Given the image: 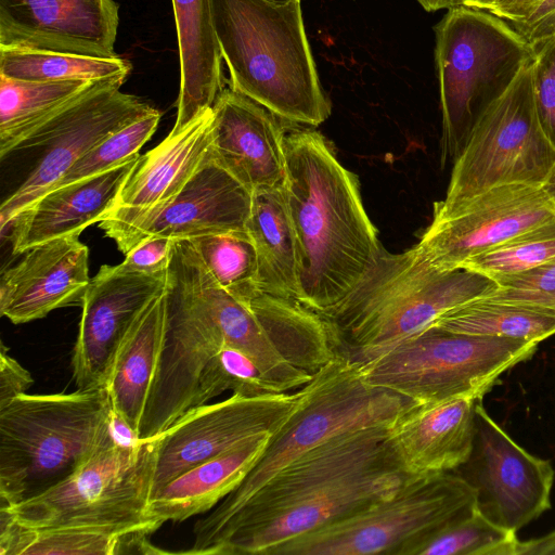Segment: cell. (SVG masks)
I'll return each instance as SVG.
<instances>
[{
  "label": "cell",
  "mask_w": 555,
  "mask_h": 555,
  "mask_svg": "<svg viewBox=\"0 0 555 555\" xmlns=\"http://www.w3.org/2000/svg\"><path fill=\"white\" fill-rule=\"evenodd\" d=\"M115 0H0V48L115 57Z\"/></svg>",
  "instance_id": "cell-20"
},
{
  "label": "cell",
  "mask_w": 555,
  "mask_h": 555,
  "mask_svg": "<svg viewBox=\"0 0 555 555\" xmlns=\"http://www.w3.org/2000/svg\"><path fill=\"white\" fill-rule=\"evenodd\" d=\"M212 118L209 108L180 132H170L156 147L140 155L113 209L101 220L149 212L175 198L209 153Z\"/></svg>",
  "instance_id": "cell-25"
},
{
  "label": "cell",
  "mask_w": 555,
  "mask_h": 555,
  "mask_svg": "<svg viewBox=\"0 0 555 555\" xmlns=\"http://www.w3.org/2000/svg\"><path fill=\"white\" fill-rule=\"evenodd\" d=\"M531 63L474 126L453 163L446 197L434 205L433 219L449 216L495 186L543 183L555 163V147L535 112Z\"/></svg>",
  "instance_id": "cell-10"
},
{
  "label": "cell",
  "mask_w": 555,
  "mask_h": 555,
  "mask_svg": "<svg viewBox=\"0 0 555 555\" xmlns=\"http://www.w3.org/2000/svg\"><path fill=\"white\" fill-rule=\"evenodd\" d=\"M492 0H459L460 5L486 10Z\"/></svg>",
  "instance_id": "cell-48"
},
{
  "label": "cell",
  "mask_w": 555,
  "mask_h": 555,
  "mask_svg": "<svg viewBox=\"0 0 555 555\" xmlns=\"http://www.w3.org/2000/svg\"><path fill=\"white\" fill-rule=\"evenodd\" d=\"M0 279V313L14 324L82 302L90 283L89 248L79 235L51 240L23 253Z\"/></svg>",
  "instance_id": "cell-22"
},
{
  "label": "cell",
  "mask_w": 555,
  "mask_h": 555,
  "mask_svg": "<svg viewBox=\"0 0 555 555\" xmlns=\"http://www.w3.org/2000/svg\"><path fill=\"white\" fill-rule=\"evenodd\" d=\"M544 0H492L486 11L509 24L527 20Z\"/></svg>",
  "instance_id": "cell-44"
},
{
  "label": "cell",
  "mask_w": 555,
  "mask_h": 555,
  "mask_svg": "<svg viewBox=\"0 0 555 555\" xmlns=\"http://www.w3.org/2000/svg\"><path fill=\"white\" fill-rule=\"evenodd\" d=\"M149 533H118L83 527L28 528L0 506V555H114L155 554Z\"/></svg>",
  "instance_id": "cell-30"
},
{
  "label": "cell",
  "mask_w": 555,
  "mask_h": 555,
  "mask_svg": "<svg viewBox=\"0 0 555 555\" xmlns=\"http://www.w3.org/2000/svg\"><path fill=\"white\" fill-rule=\"evenodd\" d=\"M30 373L8 353V348L1 343L0 351V408H3L16 397L26 393L33 385Z\"/></svg>",
  "instance_id": "cell-42"
},
{
  "label": "cell",
  "mask_w": 555,
  "mask_h": 555,
  "mask_svg": "<svg viewBox=\"0 0 555 555\" xmlns=\"http://www.w3.org/2000/svg\"><path fill=\"white\" fill-rule=\"evenodd\" d=\"M498 286L467 268L440 269L415 246L398 254L382 247L352 291L317 313L326 322L338 353L361 363Z\"/></svg>",
  "instance_id": "cell-2"
},
{
  "label": "cell",
  "mask_w": 555,
  "mask_h": 555,
  "mask_svg": "<svg viewBox=\"0 0 555 555\" xmlns=\"http://www.w3.org/2000/svg\"><path fill=\"white\" fill-rule=\"evenodd\" d=\"M163 349L140 425L139 438L159 436L191 410L198 379L229 337L196 288L177 240L167 269Z\"/></svg>",
  "instance_id": "cell-11"
},
{
  "label": "cell",
  "mask_w": 555,
  "mask_h": 555,
  "mask_svg": "<svg viewBox=\"0 0 555 555\" xmlns=\"http://www.w3.org/2000/svg\"><path fill=\"white\" fill-rule=\"evenodd\" d=\"M211 9L233 90L288 121L318 126L328 118L300 0H211Z\"/></svg>",
  "instance_id": "cell-3"
},
{
  "label": "cell",
  "mask_w": 555,
  "mask_h": 555,
  "mask_svg": "<svg viewBox=\"0 0 555 555\" xmlns=\"http://www.w3.org/2000/svg\"><path fill=\"white\" fill-rule=\"evenodd\" d=\"M442 113L441 163H454L483 112L515 81L534 47L482 9H448L435 26Z\"/></svg>",
  "instance_id": "cell-6"
},
{
  "label": "cell",
  "mask_w": 555,
  "mask_h": 555,
  "mask_svg": "<svg viewBox=\"0 0 555 555\" xmlns=\"http://www.w3.org/2000/svg\"><path fill=\"white\" fill-rule=\"evenodd\" d=\"M516 555H555V530L529 541H519Z\"/></svg>",
  "instance_id": "cell-45"
},
{
  "label": "cell",
  "mask_w": 555,
  "mask_h": 555,
  "mask_svg": "<svg viewBox=\"0 0 555 555\" xmlns=\"http://www.w3.org/2000/svg\"><path fill=\"white\" fill-rule=\"evenodd\" d=\"M165 319L164 286L127 333L104 385L112 410L138 435L163 349Z\"/></svg>",
  "instance_id": "cell-28"
},
{
  "label": "cell",
  "mask_w": 555,
  "mask_h": 555,
  "mask_svg": "<svg viewBox=\"0 0 555 555\" xmlns=\"http://www.w3.org/2000/svg\"><path fill=\"white\" fill-rule=\"evenodd\" d=\"M515 531L502 528L477 508L412 545L405 555H516Z\"/></svg>",
  "instance_id": "cell-35"
},
{
  "label": "cell",
  "mask_w": 555,
  "mask_h": 555,
  "mask_svg": "<svg viewBox=\"0 0 555 555\" xmlns=\"http://www.w3.org/2000/svg\"><path fill=\"white\" fill-rule=\"evenodd\" d=\"M555 258V218L468 259L462 268L492 280L520 273Z\"/></svg>",
  "instance_id": "cell-37"
},
{
  "label": "cell",
  "mask_w": 555,
  "mask_h": 555,
  "mask_svg": "<svg viewBox=\"0 0 555 555\" xmlns=\"http://www.w3.org/2000/svg\"><path fill=\"white\" fill-rule=\"evenodd\" d=\"M424 10L435 12L441 9L457 7L459 0H416Z\"/></svg>",
  "instance_id": "cell-46"
},
{
  "label": "cell",
  "mask_w": 555,
  "mask_h": 555,
  "mask_svg": "<svg viewBox=\"0 0 555 555\" xmlns=\"http://www.w3.org/2000/svg\"><path fill=\"white\" fill-rule=\"evenodd\" d=\"M474 490L477 511L517 532L551 507L555 472L547 460L517 444L478 399L475 437L467 461L453 470Z\"/></svg>",
  "instance_id": "cell-13"
},
{
  "label": "cell",
  "mask_w": 555,
  "mask_h": 555,
  "mask_svg": "<svg viewBox=\"0 0 555 555\" xmlns=\"http://www.w3.org/2000/svg\"><path fill=\"white\" fill-rule=\"evenodd\" d=\"M96 80L31 81L0 75V157L15 151Z\"/></svg>",
  "instance_id": "cell-31"
},
{
  "label": "cell",
  "mask_w": 555,
  "mask_h": 555,
  "mask_svg": "<svg viewBox=\"0 0 555 555\" xmlns=\"http://www.w3.org/2000/svg\"><path fill=\"white\" fill-rule=\"evenodd\" d=\"M246 230L257 253L260 291L298 301L297 246L284 186L253 193Z\"/></svg>",
  "instance_id": "cell-29"
},
{
  "label": "cell",
  "mask_w": 555,
  "mask_h": 555,
  "mask_svg": "<svg viewBox=\"0 0 555 555\" xmlns=\"http://www.w3.org/2000/svg\"><path fill=\"white\" fill-rule=\"evenodd\" d=\"M253 193L207 157L181 192L165 206L121 219H103L99 227L125 255L153 236L190 240L196 236L246 231Z\"/></svg>",
  "instance_id": "cell-15"
},
{
  "label": "cell",
  "mask_w": 555,
  "mask_h": 555,
  "mask_svg": "<svg viewBox=\"0 0 555 555\" xmlns=\"http://www.w3.org/2000/svg\"><path fill=\"white\" fill-rule=\"evenodd\" d=\"M271 435H258L193 466L168 481L150 499L149 514L162 524L182 521L212 509L245 478Z\"/></svg>",
  "instance_id": "cell-27"
},
{
  "label": "cell",
  "mask_w": 555,
  "mask_h": 555,
  "mask_svg": "<svg viewBox=\"0 0 555 555\" xmlns=\"http://www.w3.org/2000/svg\"><path fill=\"white\" fill-rule=\"evenodd\" d=\"M555 218L541 185L492 188L442 219H433L415 245L434 266L452 270L507 240Z\"/></svg>",
  "instance_id": "cell-16"
},
{
  "label": "cell",
  "mask_w": 555,
  "mask_h": 555,
  "mask_svg": "<svg viewBox=\"0 0 555 555\" xmlns=\"http://www.w3.org/2000/svg\"><path fill=\"white\" fill-rule=\"evenodd\" d=\"M541 188L555 208V163L541 184Z\"/></svg>",
  "instance_id": "cell-47"
},
{
  "label": "cell",
  "mask_w": 555,
  "mask_h": 555,
  "mask_svg": "<svg viewBox=\"0 0 555 555\" xmlns=\"http://www.w3.org/2000/svg\"><path fill=\"white\" fill-rule=\"evenodd\" d=\"M178 37L180 90L178 133L211 108L224 89L222 54L215 30L211 0H171Z\"/></svg>",
  "instance_id": "cell-26"
},
{
  "label": "cell",
  "mask_w": 555,
  "mask_h": 555,
  "mask_svg": "<svg viewBox=\"0 0 555 555\" xmlns=\"http://www.w3.org/2000/svg\"><path fill=\"white\" fill-rule=\"evenodd\" d=\"M111 402L105 387L16 397L0 408V506L62 482L95 452Z\"/></svg>",
  "instance_id": "cell-5"
},
{
  "label": "cell",
  "mask_w": 555,
  "mask_h": 555,
  "mask_svg": "<svg viewBox=\"0 0 555 555\" xmlns=\"http://www.w3.org/2000/svg\"><path fill=\"white\" fill-rule=\"evenodd\" d=\"M538 345L430 325L357 363L367 384L417 403L457 396L483 398L501 374L530 359Z\"/></svg>",
  "instance_id": "cell-8"
},
{
  "label": "cell",
  "mask_w": 555,
  "mask_h": 555,
  "mask_svg": "<svg viewBox=\"0 0 555 555\" xmlns=\"http://www.w3.org/2000/svg\"><path fill=\"white\" fill-rule=\"evenodd\" d=\"M417 402L372 386L359 364L339 354L300 388L297 406L271 435L263 452L242 482L194 525V542L186 554L201 547L263 486L287 465L321 443L348 431L387 426Z\"/></svg>",
  "instance_id": "cell-4"
},
{
  "label": "cell",
  "mask_w": 555,
  "mask_h": 555,
  "mask_svg": "<svg viewBox=\"0 0 555 555\" xmlns=\"http://www.w3.org/2000/svg\"><path fill=\"white\" fill-rule=\"evenodd\" d=\"M140 154L96 176L51 189L23 209L9 229L13 255L38 244L79 235L114 207Z\"/></svg>",
  "instance_id": "cell-24"
},
{
  "label": "cell",
  "mask_w": 555,
  "mask_h": 555,
  "mask_svg": "<svg viewBox=\"0 0 555 555\" xmlns=\"http://www.w3.org/2000/svg\"><path fill=\"white\" fill-rule=\"evenodd\" d=\"M268 2H271V3H275V4H285V3H288L293 0H266Z\"/></svg>",
  "instance_id": "cell-49"
},
{
  "label": "cell",
  "mask_w": 555,
  "mask_h": 555,
  "mask_svg": "<svg viewBox=\"0 0 555 555\" xmlns=\"http://www.w3.org/2000/svg\"><path fill=\"white\" fill-rule=\"evenodd\" d=\"M285 197L298 260V301L323 312L343 300L375 262L382 245L357 177L315 130L285 134Z\"/></svg>",
  "instance_id": "cell-1"
},
{
  "label": "cell",
  "mask_w": 555,
  "mask_h": 555,
  "mask_svg": "<svg viewBox=\"0 0 555 555\" xmlns=\"http://www.w3.org/2000/svg\"><path fill=\"white\" fill-rule=\"evenodd\" d=\"M498 287L481 297L541 306L555 311V258L533 269L493 279Z\"/></svg>",
  "instance_id": "cell-39"
},
{
  "label": "cell",
  "mask_w": 555,
  "mask_h": 555,
  "mask_svg": "<svg viewBox=\"0 0 555 555\" xmlns=\"http://www.w3.org/2000/svg\"><path fill=\"white\" fill-rule=\"evenodd\" d=\"M189 241L217 283L241 304L248 307L262 293L257 253L247 230L205 234Z\"/></svg>",
  "instance_id": "cell-34"
},
{
  "label": "cell",
  "mask_w": 555,
  "mask_h": 555,
  "mask_svg": "<svg viewBox=\"0 0 555 555\" xmlns=\"http://www.w3.org/2000/svg\"><path fill=\"white\" fill-rule=\"evenodd\" d=\"M433 325L470 335L540 343L555 334V311L480 297L443 313Z\"/></svg>",
  "instance_id": "cell-32"
},
{
  "label": "cell",
  "mask_w": 555,
  "mask_h": 555,
  "mask_svg": "<svg viewBox=\"0 0 555 555\" xmlns=\"http://www.w3.org/2000/svg\"><path fill=\"white\" fill-rule=\"evenodd\" d=\"M176 240L153 236L143 240L126 254L117 268L127 273L159 274L168 269Z\"/></svg>",
  "instance_id": "cell-41"
},
{
  "label": "cell",
  "mask_w": 555,
  "mask_h": 555,
  "mask_svg": "<svg viewBox=\"0 0 555 555\" xmlns=\"http://www.w3.org/2000/svg\"><path fill=\"white\" fill-rule=\"evenodd\" d=\"M225 390L245 397L281 393L251 357L230 345L224 346L205 366L191 410L206 404Z\"/></svg>",
  "instance_id": "cell-36"
},
{
  "label": "cell",
  "mask_w": 555,
  "mask_h": 555,
  "mask_svg": "<svg viewBox=\"0 0 555 555\" xmlns=\"http://www.w3.org/2000/svg\"><path fill=\"white\" fill-rule=\"evenodd\" d=\"M211 108V157L251 193L283 188L285 133L278 116L231 87Z\"/></svg>",
  "instance_id": "cell-21"
},
{
  "label": "cell",
  "mask_w": 555,
  "mask_h": 555,
  "mask_svg": "<svg viewBox=\"0 0 555 555\" xmlns=\"http://www.w3.org/2000/svg\"><path fill=\"white\" fill-rule=\"evenodd\" d=\"M408 476L385 462L231 530L212 555H269L284 542L393 494Z\"/></svg>",
  "instance_id": "cell-17"
},
{
  "label": "cell",
  "mask_w": 555,
  "mask_h": 555,
  "mask_svg": "<svg viewBox=\"0 0 555 555\" xmlns=\"http://www.w3.org/2000/svg\"><path fill=\"white\" fill-rule=\"evenodd\" d=\"M532 46L555 34V0H544L525 21L511 24Z\"/></svg>",
  "instance_id": "cell-43"
},
{
  "label": "cell",
  "mask_w": 555,
  "mask_h": 555,
  "mask_svg": "<svg viewBox=\"0 0 555 555\" xmlns=\"http://www.w3.org/2000/svg\"><path fill=\"white\" fill-rule=\"evenodd\" d=\"M478 397L415 403L387 427L385 444L405 476L453 472L473 449Z\"/></svg>",
  "instance_id": "cell-23"
},
{
  "label": "cell",
  "mask_w": 555,
  "mask_h": 555,
  "mask_svg": "<svg viewBox=\"0 0 555 555\" xmlns=\"http://www.w3.org/2000/svg\"><path fill=\"white\" fill-rule=\"evenodd\" d=\"M475 509L474 490L457 474L411 476L393 494L288 540L269 555H405Z\"/></svg>",
  "instance_id": "cell-9"
},
{
  "label": "cell",
  "mask_w": 555,
  "mask_h": 555,
  "mask_svg": "<svg viewBox=\"0 0 555 555\" xmlns=\"http://www.w3.org/2000/svg\"><path fill=\"white\" fill-rule=\"evenodd\" d=\"M300 398L293 393L245 397L189 410L156 439L151 496L181 473L224 453L258 435H272L292 414Z\"/></svg>",
  "instance_id": "cell-14"
},
{
  "label": "cell",
  "mask_w": 555,
  "mask_h": 555,
  "mask_svg": "<svg viewBox=\"0 0 555 555\" xmlns=\"http://www.w3.org/2000/svg\"><path fill=\"white\" fill-rule=\"evenodd\" d=\"M387 427L340 434L305 453L263 486L201 547L197 555H211L220 541L242 524L266 516L354 474L392 462L385 444Z\"/></svg>",
  "instance_id": "cell-19"
},
{
  "label": "cell",
  "mask_w": 555,
  "mask_h": 555,
  "mask_svg": "<svg viewBox=\"0 0 555 555\" xmlns=\"http://www.w3.org/2000/svg\"><path fill=\"white\" fill-rule=\"evenodd\" d=\"M125 81V78L96 80L23 143L21 150L46 146V151L25 181L3 201L2 233L80 157L113 132L154 109L138 96L121 92Z\"/></svg>",
  "instance_id": "cell-12"
},
{
  "label": "cell",
  "mask_w": 555,
  "mask_h": 555,
  "mask_svg": "<svg viewBox=\"0 0 555 555\" xmlns=\"http://www.w3.org/2000/svg\"><path fill=\"white\" fill-rule=\"evenodd\" d=\"M132 65L120 57L0 48V75L21 80H100L125 78Z\"/></svg>",
  "instance_id": "cell-33"
},
{
  "label": "cell",
  "mask_w": 555,
  "mask_h": 555,
  "mask_svg": "<svg viewBox=\"0 0 555 555\" xmlns=\"http://www.w3.org/2000/svg\"><path fill=\"white\" fill-rule=\"evenodd\" d=\"M533 47L531 78L535 112L543 132L555 147V34Z\"/></svg>",
  "instance_id": "cell-40"
},
{
  "label": "cell",
  "mask_w": 555,
  "mask_h": 555,
  "mask_svg": "<svg viewBox=\"0 0 555 555\" xmlns=\"http://www.w3.org/2000/svg\"><path fill=\"white\" fill-rule=\"evenodd\" d=\"M167 271L127 273L103 264L90 280L72 359L79 389L104 387L115 354L127 333L164 288Z\"/></svg>",
  "instance_id": "cell-18"
},
{
  "label": "cell",
  "mask_w": 555,
  "mask_h": 555,
  "mask_svg": "<svg viewBox=\"0 0 555 555\" xmlns=\"http://www.w3.org/2000/svg\"><path fill=\"white\" fill-rule=\"evenodd\" d=\"M160 116V112L154 108L113 132L80 157L49 190L96 176L139 154L140 149L157 129Z\"/></svg>",
  "instance_id": "cell-38"
},
{
  "label": "cell",
  "mask_w": 555,
  "mask_h": 555,
  "mask_svg": "<svg viewBox=\"0 0 555 555\" xmlns=\"http://www.w3.org/2000/svg\"><path fill=\"white\" fill-rule=\"evenodd\" d=\"M155 456V438L135 447H118L103 435L95 452L68 478L5 507L28 528L83 527L151 534L163 525L147 511Z\"/></svg>",
  "instance_id": "cell-7"
}]
</instances>
